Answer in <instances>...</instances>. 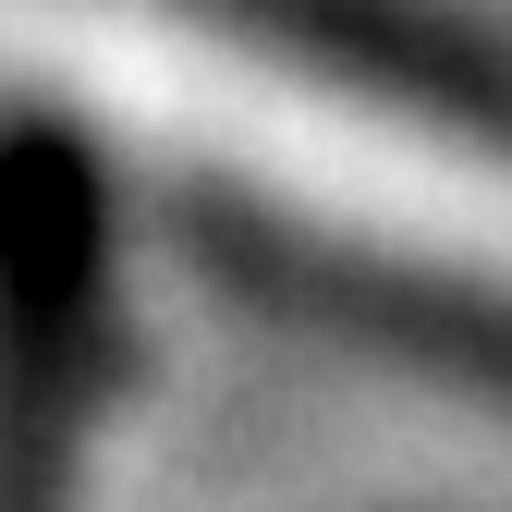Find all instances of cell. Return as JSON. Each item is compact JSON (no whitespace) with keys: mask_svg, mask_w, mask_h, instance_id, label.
Returning <instances> with one entry per match:
<instances>
[{"mask_svg":"<svg viewBox=\"0 0 512 512\" xmlns=\"http://www.w3.org/2000/svg\"><path fill=\"white\" fill-rule=\"evenodd\" d=\"M0 37H37L86 110H122L232 196L512 305V135L488 122H452L220 0H0Z\"/></svg>","mask_w":512,"mask_h":512,"instance_id":"6da1fadb","label":"cell"}]
</instances>
